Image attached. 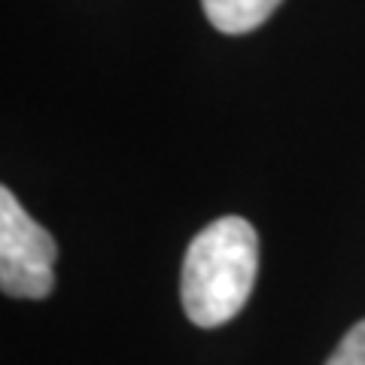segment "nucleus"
I'll return each instance as SVG.
<instances>
[{"label": "nucleus", "instance_id": "f03ea898", "mask_svg": "<svg viewBox=\"0 0 365 365\" xmlns=\"http://www.w3.org/2000/svg\"><path fill=\"white\" fill-rule=\"evenodd\" d=\"M52 235L31 220L6 186L0 189V289L13 299H46L55 287Z\"/></svg>", "mask_w": 365, "mask_h": 365}, {"label": "nucleus", "instance_id": "f257e3e1", "mask_svg": "<svg viewBox=\"0 0 365 365\" xmlns=\"http://www.w3.org/2000/svg\"><path fill=\"white\" fill-rule=\"evenodd\" d=\"M259 274V237L244 216H220L192 237L182 259V311L201 329L235 319Z\"/></svg>", "mask_w": 365, "mask_h": 365}, {"label": "nucleus", "instance_id": "20e7f679", "mask_svg": "<svg viewBox=\"0 0 365 365\" xmlns=\"http://www.w3.org/2000/svg\"><path fill=\"white\" fill-rule=\"evenodd\" d=\"M326 365H365V319L341 338V344L335 347Z\"/></svg>", "mask_w": 365, "mask_h": 365}, {"label": "nucleus", "instance_id": "7ed1b4c3", "mask_svg": "<svg viewBox=\"0 0 365 365\" xmlns=\"http://www.w3.org/2000/svg\"><path fill=\"white\" fill-rule=\"evenodd\" d=\"M283 0H201L207 21L222 34H250L265 25Z\"/></svg>", "mask_w": 365, "mask_h": 365}]
</instances>
